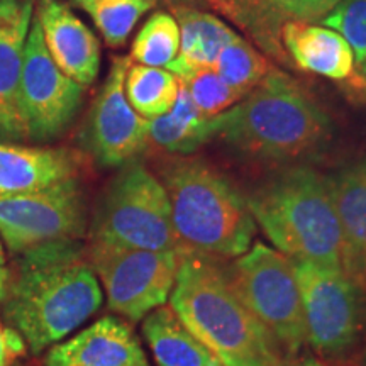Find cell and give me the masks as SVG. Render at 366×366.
<instances>
[{
	"label": "cell",
	"mask_w": 366,
	"mask_h": 366,
	"mask_svg": "<svg viewBox=\"0 0 366 366\" xmlns=\"http://www.w3.org/2000/svg\"><path fill=\"white\" fill-rule=\"evenodd\" d=\"M85 253L80 239H66L17 258L4 315L33 355L61 342L102 307V287Z\"/></svg>",
	"instance_id": "6da1fadb"
},
{
	"label": "cell",
	"mask_w": 366,
	"mask_h": 366,
	"mask_svg": "<svg viewBox=\"0 0 366 366\" xmlns=\"http://www.w3.org/2000/svg\"><path fill=\"white\" fill-rule=\"evenodd\" d=\"M216 137L251 162L288 167L322 154L334 124L299 81L273 66L262 84L216 116Z\"/></svg>",
	"instance_id": "7a4b0ae2"
},
{
	"label": "cell",
	"mask_w": 366,
	"mask_h": 366,
	"mask_svg": "<svg viewBox=\"0 0 366 366\" xmlns=\"http://www.w3.org/2000/svg\"><path fill=\"white\" fill-rule=\"evenodd\" d=\"M168 305L222 366H287L268 329L237 295L227 269L214 256H182Z\"/></svg>",
	"instance_id": "3957f363"
},
{
	"label": "cell",
	"mask_w": 366,
	"mask_h": 366,
	"mask_svg": "<svg viewBox=\"0 0 366 366\" xmlns=\"http://www.w3.org/2000/svg\"><path fill=\"white\" fill-rule=\"evenodd\" d=\"M256 226L290 259L341 267L342 236L329 178L307 163L282 167L246 199Z\"/></svg>",
	"instance_id": "277c9868"
},
{
	"label": "cell",
	"mask_w": 366,
	"mask_h": 366,
	"mask_svg": "<svg viewBox=\"0 0 366 366\" xmlns=\"http://www.w3.org/2000/svg\"><path fill=\"white\" fill-rule=\"evenodd\" d=\"M177 236L187 248L214 258L244 254L256 236L246 199L214 164L173 157L159 168Z\"/></svg>",
	"instance_id": "5b68a950"
},
{
	"label": "cell",
	"mask_w": 366,
	"mask_h": 366,
	"mask_svg": "<svg viewBox=\"0 0 366 366\" xmlns=\"http://www.w3.org/2000/svg\"><path fill=\"white\" fill-rule=\"evenodd\" d=\"M90 237L122 248L180 254L192 251L177 236L163 183L137 159L119 168L104 189L92 217Z\"/></svg>",
	"instance_id": "8992f818"
},
{
	"label": "cell",
	"mask_w": 366,
	"mask_h": 366,
	"mask_svg": "<svg viewBox=\"0 0 366 366\" xmlns=\"http://www.w3.org/2000/svg\"><path fill=\"white\" fill-rule=\"evenodd\" d=\"M227 274L237 295L268 329L287 360L297 358L307 340L292 259L278 249L256 242L237 256Z\"/></svg>",
	"instance_id": "52a82bcc"
},
{
	"label": "cell",
	"mask_w": 366,
	"mask_h": 366,
	"mask_svg": "<svg viewBox=\"0 0 366 366\" xmlns=\"http://www.w3.org/2000/svg\"><path fill=\"white\" fill-rule=\"evenodd\" d=\"M85 256L97 274L109 309L129 322H139L167 305L183 254L92 241Z\"/></svg>",
	"instance_id": "ba28073f"
},
{
	"label": "cell",
	"mask_w": 366,
	"mask_h": 366,
	"mask_svg": "<svg viewBox=\"0 0 366 366\" xmlns=\"http://www.w3.org/2000/svg\"><path fill=\"white\" fill-rule=\"evenodd\" d=\"M304 310L305 340L320 356H341L358 340L360 290L342 267L292 259Z\"/></svg>",
	"instance_id": "9c48e42d"
},
{
	"label": "cell",
	"mask_w": 366,
	"mask_h": 366,
	"mask_svg": "<svg viewBox=\"0 0 366 366\" xmlns=\"http://www.w3.org/2000/svg\"><path fill=\"white\" fill-rule=\"evenodd\" d=\"M86 232L85 192L79 178L27 194L0 195V237L12 254Z\"/></svg>",
	"instance_id": "30bf717a"
},
{
	"label": "cell",
	"mask_w": 366,
	"mask_h": 366,
	"mask_svg": "<svg viewBox=\"0 0 366 366\" xmlns=\"http://www.w3.org/2000/svg\"><path fill=\"white\" fill-rule=\"evenodd\" d=\"M84 90L54 65L34 17L26 43L21 85L22 112L29 139L49 143L65 134L80 111Z\"/></svg>",
	"instance_id": "8fae6325"
},
{
	"label": "cell",
	"mask_w": 366,
	"mask_h": 366,
	"mask_svg": "<svg viewBox=\"0 0 366 366\" xmlns=\"http://www.w3.org/2000/svg\"><path fill=\"white\" fill-rule=\"evenodd\" d=\"M129 56H114L107 79L86 114L80 143L104 168H121L148 149V119L141 117L126 97Z\"/></svg>",
	"instance_id": "7c38bea8"
},
{
	"label": "cell",
	"mask_w": 366,
	"mask_h": 366,
	"mask_svg": "<svg viewBox=\"0 0 366 366\" xmlns=\"http://www.w3.org/2000/svg\"><path fill=\"white\" fill-rule=\"evenodd\" d=\"M33 12L34 0H0V143L29 139L21 85Z\"/></svg>",
	"instance_id": "4fadbf2b"
},
{
	"label": "cell",
	"mask_w": 366,
	"mask_h": 366,
	"mask_svg": "<svg viewBox=\"0 0 366 366\" xmlns=\"http://www.w3.org/2000/svg\"><path fill=\"white\" fill-rule=\"evenodd\" d=\"M36 21L49 56L76 84L90 86L100 70L97 36L61 0H39Z\"/></svg>",
	"instance_id": "5bb4252c"
},
{
	"label": "cell",
	"mask_w": 366,
	"mask_h": 366,
	"mask_svg": "<svg viewBox=\"0 0 366 366\" xmlns=\"http://www.w3.org/2000/svg\"><path fill=\"white\" fill-rule=\"evenodd\" d=\"M340 0H217V11L239 26L268 56L292 65L282 46L288 22H319Z\"/></svg>",
	"instance_id": "9a60e30c"
},
{
	"label": "cell",
	"mask_w": 366,
	"mask_h": 366,
	"mask_svg": "<svg viewBox=\"0 0 366 366\" xmlns=\"http://www.w3.org/2000/svg\"><path fill=\"white\" fill-rule=\"evenodd\" d=\"M44 366H149V361L129 324L105 315L49 347Z\"/></svg>",
	"instance_id": "2e32d148"
},
{
	"label": "cell",
	"mask_w": 366,
	"mask_h": 366,
	"mask_svg": "<svg viewBox=\"0 0 366 366\" xmlns=\"http://www.w3.org/2000/svg\"><path fill=\"white\" fill-rule=\"evenodd\" d=\"M327 178L341 226V267L366 292V158L342 164Z\"/></svg>",
	"instance_id": "e0dca14e"
},
{
	"label": "cell",
	"mask_w": 366,
	"mask_h": 366,
	"mask_svg": "<svg viewBox=\"0 0 366 366\" xmlns=\"http://www.w3.org/2000/svg\"><path fill=\"white\" fill-rule=\"evenodd\" d=\"M81 157L68 148H26L0 143V195L36 192L79 178Z\"/></svg>",
	"instance_id": "ac0fdd59"
},
{
	"label": "cell",
	"mask_w": 366,
	"mask_h": 366,
	"mask_svg": "<svg viewBox=\"0 0 366 366\" xmlns=\"http://www.w3.org/2000/svg\"><path fill=\"white\" fill-rule=\"evenodd\" d=\"M282 46L290 63L302 71L336 81L355 79V54L340 33L315 22H288L282 29Z\"/></svg>",
	"instance_id": "d6986e66"
},
{
	"label": "cell",
	"mask_w": 366,
	"mask_h": 366,
	"mask_svg": "<svg viewBox=\"0 0 366 366\" xmlns=\"http://www.w3.org/2000/svg\"><path fill=\"white\" fill-rule=\"evenodd\" d=\"M172 11L180 27V51L167 70L183 81L202 68H214L219 53L237 34L217 16L197 7L175 6Z\"/></svg>",
	"instance_id": "ffe728a7"
},
{
	"label": "cell",
	"mask_w": 366,
	"mask_h": 366,
	"mask_svg": "<svg viewBox=\"0 0 366 366\" xmlns=\"http://www.w3.org/2000/svg\"><path fill=\"white\" fill-rule=\"evenodd\" d=\"M214 137L216 117L199 112L183 84L170 111L148 121V146L153 144L173 157H190Z\"/></svg>",
	"instance_id": "44dd1931"
},
{
	"label": "cell",
	"mask_w": 366,
	"mask_h": 366,
	"mask_svg": "<svg viewBox=\"0 0 366 366\" xmlns=\"http://www.w3.org/2000/svg\"><path fill=\"white\" fill-rule=\"evenodd\" d=\"M141 332L158 366H222L183 326L170 305H162L146 315Z\"/></svg>",
	"instance_id": "7402d4cb"
},
{
	"label": "cell",
	"mask_w": 366,
	"mask_h": 366,
	"mask_svg": "<svg viewBox=\"0 0 366 366\" xmlns=\"http://www.w3.org/2000/svg\"><path fill=\"white\" fill-rule=\"evenodd\" d=\"M182 81L163 68L132 65L126 75V97L131 107L144 119L167 114L175 104Z\"/></svg>",
	"instance_id": "603a6c76"
},
{
	"label": "cell",
	"mask_w": 366,
	"mask_h": 366,
	"mask_svg": "<svg viewBox=\"0 0 366 366\" xmlns=\"http://www.w3.org/2000/svg\"><path fill=\"white\" fill-rule=\"evenodd\" d=\"M94 21L107 46L122 48L146 12L157 0H73Z\"/></svg>",
	"instance_id": "cb8c5ba5"
},
{
	"label": "cell",
	"mask_w": 366,
	"mask_h": 366,
	"mask_svg": "<svg viewBox=\"0 0 366 366\" xmlns=\"http://www.w3.org/2000/svg\"><path fill=\"white\" fill-rule=\"evenodd\" d=\"M180 51V27L175 16L154 12L131 46V61L144 66H168Z\"/></svg>",
	"instance_id": "d4e9b609"
},
{
	"label": "cell",
	"mask_w": 366,
	"mask_h": 366,
	"mask_svg": "<svg viewBox=\"0 0 366 366\" xmlns=\"http://www.w3.org/2000/svg\"><path fill=\"white\" fill-rule=\"evenodd\" d=\"M273 66V63L264 54L241 36H236L219 53L214 63V70L219 73V76L242 95L249 94L254 86L262 84Z\"/></svg>",
	"instance_id": "484cf974"
},
{
	"label": "cell",
	"mask_w": 366,
	"mask_h": 366,
	"mask_svg": "<svg viewBox=\"0 0 366 366\" xmlns=\"http://www.w3.org/2000/svg\"><path fill=\"white\" fill-rule=\"evenodd\" d=\"M320 26L340 33L355 54V81L366 84V0H340L322 19Z\"/></svg>",
	"instance_id": "4316f807"
},
{
	"label": "cell",
	"mask_w": 366,
	"mask_h": 366,
	"mask_svg": "<svg viewBox=\"0 0 366 366\" xmlns=\"http://www.w3.org/2000/svg\"><path fill=\"white\" fill-rule=\"evenodd\" d=\"M182 84L189 92L192 102L205 117H216L229 111L244 97L241 92L224 81L214 68H202Z\"/></svg>",
	"instance_id": "83f0119b"
},
{
	"label": "cell",
	"mask_w": 366,
	"mask_h": 366,
	"mask_svg": "<svg viewBox=\"0 0 366 366\" xmlns=\"http://www.w3.org/2000/svg\"><path fill=\"white\" fill-rule=\"evenodd\" d=\"M26 342L16 329L6 327L0 320V366H11L21 355L26 353Z\"/></svg>",
	"instance_id": "f1b7e54d"
},
{
	"label": "cell",
	"mask_w": 366,
	"mask_h": 366,
	"mask_svg": "<svg viewBox=\"0 0 366 366\" xmlns=\"http://www.w3.org/2000/svg\"><path fill=\"white\" fill-rule=\"evenodd\" d=\"M287 366H331L329 363H326L324 360L317 358V356H297V358L290 360L287 363Z\"/></svg>",
	"instance_id": "f546056e"
},
{
	"label": "cell",
	"mask_w": 366,
	"mask_h": 366,
	"mask_svg": "<svg viewBox=\"0 0 366 366\" xmlns=\"http://www.w3.org/2000/svg\"><path fill=\"white\" fill-rule=\"evenodd\" d=\"M11 287V269L6 264H0V302L6 300Z\"/></svg>",
	"instance_id": "4dcf8cb0"
},
{
	"label": "cell",
	"mask_w": 366,
	"mask_h": 366,
	"mask_svg": "<svg viewBox=\"0 0 366 366\" xmlns=\"http://www.w3.org/2000/svg\"><path fill=\"white\" fill-rule=\"evenodd\" d=\"M170 4V7L175 6H190V7H197L195 4H205V6L216 9L217 11V0H167Z\"/></svg>",
	"instance_id": "1f68e13d"
},
{
	"label": "cell",
	"mask_w": 366,
	"mask_h": 366,
	"mask_svg": "<svg viewBox=\"0 0 366 366\" xmlns=\"http://www.w3.org/2000/svg\"><path fill=\"white\" fill-rule=\"evenodd\" d=\"M0 264H6V251H4L2 239H0Z\"/></svg>",
	"instance_id": "d6a6232c"
},
{
	"label": "cell",
	"mask_w": 366,
	"mask_h": 366,
	"mask_svg": "<svg viewBox=\"0 0 366 366\" xmlns=\"http://www.w3.org/2000/svg\"><path fill=\"white\" fill-rule=\"evenodd\" d=\"M361 366H366V347H365L363 355H361Z\"/></svg>",
	"instance_id": "836d02e7"
}]
</instances>
